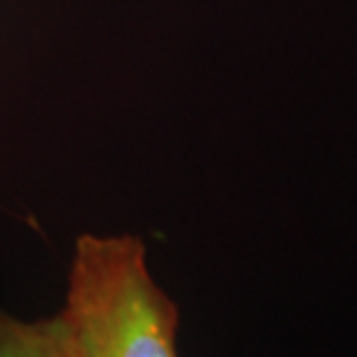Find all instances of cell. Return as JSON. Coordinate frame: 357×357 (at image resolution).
Instances as JSON below:
<instances>
[{
	"instance_id": "cell-1",
	"label": "cell",
	"mask_w": 357,
	"mask_h": 357,
	"mask_svg": "<svg viewBox=\"0 0 357 357\" xmlns=\"http://www.w3.org/2000/svg\"><path fill=\"white\" fill-rule=\"evenodd\" d=\"M53 318L65 357H178L180 309L139 235H79Z\"/></svg>"
},
{
	"instance_id": "cell-2",
	"label": "cell",
	"mask_w": 357,
	"mask_h": 357,
	"mask_svg": "<svg viewBox=\"0 0 357 357\" xmlns=\"http://www.w3.org/2000/svg\"><path fill=\"white\" fill-rule=\"evenodd\" d=\"M0 357H65L56 318H21L0 307Z\"/></svg>"
}]
</instances>
